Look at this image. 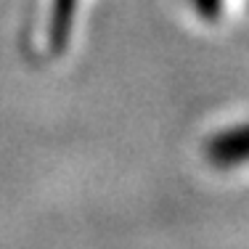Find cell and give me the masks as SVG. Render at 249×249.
Listing matches in <instances>:
<instances>
[{
    "label": "cell",
    "instance_id": "6da1fadb",
    "mask_svg": "<svg viewBox=\"0 0 249 249\" xmlns=\"http://www.w3.org/2000/svg\"><path fill=\"white\" fill-rule=\"evenodd\" d=\"M204 154L215 167H239L249 162V124L228 127L212 135L204 146Z\"/></svg>",
    "mask_w": 249,
    "mask_h": 249
},
{
    "label": "cell",
    "instance_id": "3957f363",
    "mask_svg": "<svg viewBox=\"0 0 249 249\" xmlns=\"http://www.w3.org/2000/svg\"><path fill=\"white\" fill-rule=\"evenodd\" d=\"M191 3L204 19H217V14L223 8V0H191Z\"/></svg>",
    "mask_w": 249,
    "mask_h": 249
},
{
    "label": "cell",
    "instance_id": "7a4b0ae2",
    "mask_svg": "<svg viewBox=\"0 0 249 249\" xmlns=\"http://www.w3.org/2000/svg\"><path fill=\"white\" fill-rule=\"evenodd\" d=\"M74 8H77V0H53V8H51V45H53V51L67 48L69 32H72V21H74Z\"/></svg>",
    "mask_w": 249,
    "mask_h": 249
}]
</instances>
